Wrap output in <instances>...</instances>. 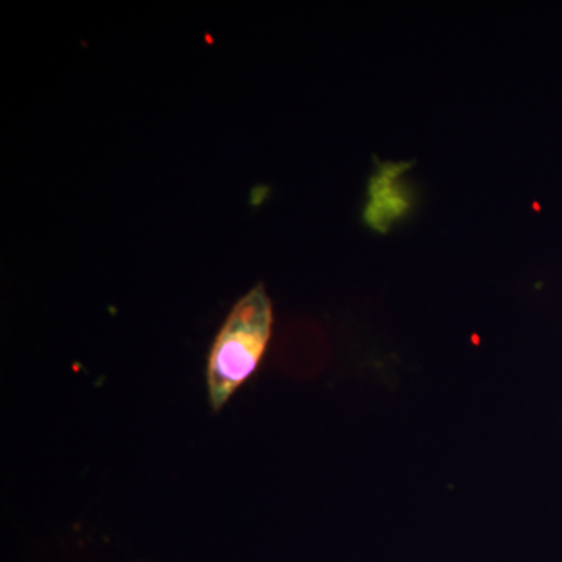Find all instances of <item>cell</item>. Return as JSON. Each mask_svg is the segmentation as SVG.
Segmentation results:
<instances>
[{"label": "cell", "mask_w": 562, "mask_h": 562, "mask_svg": "<svg viewBox=\"0 0 562 562\" xmlns=\"http://www.w3.org/2000/svg\"><path fill=\"white\" fill-rule=\"evenodd\" d=\"M405 188L402 184V171L397 168H386L373 177L369 184V202L366 206V221L373 228L387 227L395 217L408 209Z\"/></svg>", "instance_id": "2"}, {"label": "cell", "mask_w": 562, "mask_h": 562, "mask_svg": "<svg viewBox=\"0 0 562 562\" xmlns=\"http://www.w3.org/2000/svg\"><path fill=\"white\" fill-rule=\"evenodd\" d=\"M272 324V302L262 284L251 288L233 305L206 360V392L214 413H220L260 368L271 341Z\"/></svg>", "instance_id": "1"}]
</instances>
